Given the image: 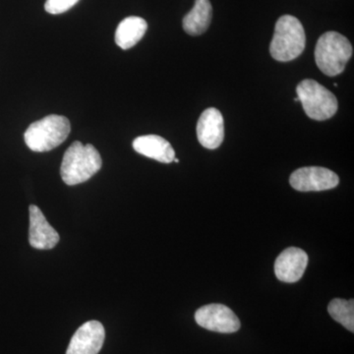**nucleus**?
I'll use <instances>...</instances> for the list:
<instances>
[{
	"label": "nucleus",
	"instance_id": "obj_13",
	"mask_svg": "<svg viewBox=\"0 0 354 354\" xmlns=\"http://www.w3.org/2000/svg\"><path fill=\"white\" fill-rule=\"evenodd\" d=\"M213 17L209 0H195L194 7L183 18V29L190 36H200L208 30Z\"/></svg>",
	"mask_w": 354,
	"mask_h": 354
},
{
	"label": "nucleus",
	"instance_id": "obj_6",
	"mask_svg": "<svg viewBox=\"0 0 354 354\" xmlns=\"http://www.w3.org/2000/svg\"><path fill=\"white\" fill-rule=\"evenodd\" d=\"M195 321L200 327L221 334H232L241 327V321L234 312L223 304L202 306L195 313Z\"/></svg>",
	"mask_w": 354,
	"mask_h": 354
},
{
	"label": "nucleus",
	"instance_id": "obj_12",
	"mask_svg": "<svg viewBox=\"0 0 354 354\" xmlns=\"http://www.w3.org/2000/svg\"><path fill=\"white\" fill-rule=\"evenodd\" d=\"M133 148L137 153L164 164H171L176 158L171 143L158 135L138 137L133 141Z\"/></svg>",
	"mask_w": 354,
	"mask_h": 354
},
{
	"label": "nucleus",
	"instance_id": "obj_9",
	"mask_svg": "<svg viewBox=\"0 0 354 354\" xmlns=\"http://www.w3.org/2000/svg\"><path fill=\"white\" fill-rule=\"evenodd\" d=\"M308 265V255L302 249L290 247L279 254L274 262V274L283 283H297Z\"/></svg>",
	"mask_w": 354,
	"mask_h": 354
},
{
	"label": "nucleus",
	"instance_id": "obj_2",
	"mask_svg": "<svg viewBox=\"0 0 354 354\" xmlns=\"http://www.w3.org/2000/svg\"><path fill=\"white\" fill-rule=\"evenodd\" d=\"M306 36L304 26L295 16L283 15L276 23L270 53L274 59L288 62L304 53Z\"/></svg>",
	"mask_w": 354,
	"mask_h": 354
},
{
	"label": "nucleus",
	"instance_id": "obj_5",
	"mask_svg": "<svg viewBox=\"0 0 354 354\" xmlns=\"http://www.w3.org/2000/svg\"><path fill=\"white\" fill-rule=\"evenodd\" d=\"M297 97L305 113L314 120H330L337 111V100L327 88L312 79H305L298 84Z\"/></svg>",
	"mask_w": 354,
	"mask_h": 354
},
{
	"label": "nucleus",
	"instance_id": "obj_7",
	"mask_svg": "<svg viewBox=\"0 0 354 354\" xmlns=\"http://www.w3.org/2000/svg\"><path fill=\"white\" fill-rule=\"evenodd\" d=\"M290 183L293 189L311 192L333 189L339 185V178L337 174L326 167H307L293 171Z\"/></svg>",
	"mask_w": 354,
	"mask_h": 354
},
{
	"label": "nucleus",
	"instance_id": "obj_1",
	"mask_svg": "<svg viewBox=\"0 0 354 354\" xmlns=\"http://www.w3.org/2000/svg\"><path fill=\"white\" fill-rule=\"evenodd\" d=\"M102 165L101 155L94 146L75 141L64 153L60 176L67 185H77L94 176Z\"/></svg>",
	"mask_w": 354,
	"mask_h": 354
},
{
	"label": "nucleus",
	"instance_id": "obj_10",
	"mask_svg": "<svg viewBox=\"0 0 354 354\" xmlns=\"http://www.w3.org/2000/svg\"><path fill=\"white\" fill-rule=\"evenodd\" d=\"M198 141L204 148L215 150L225 138V122L218 109H205L197 123Z\"/></svg>",
	"mask_w": 354,
	"mask_h": 354
},
{
	"label": "nucleus",
	"instance_id": "obj_16",
	"mask_svg": "<svg viewBox=\"0 0 354 354\" xmlns=\"http://www.w3.org/2000/svg\"><path fill=\"white\" fill-rule=\"evenodd\" d=\"M79 0H46L44 9L48 13L57 15L68 11Z\"/></svg>",
	"mask_w": 354,
	"mask_h": 354
},
{
	"label": "nucleus",
	"instance_id": "obj_4",
	"mask_svg": "<svg viewBox=\"0 0 354 354\" xmlns=\"http://www.w3.org/2000/svg\"><path fill=\"white\" fill-rule=\"evenodd\" d=\"M71 131L68 118L62 115H48L32 123L26 130V145L34 152L43 153L62 145Z\"/></svg>",
	"mask_w": 354,
	"mask_h": 354
},
{
	"label": "nucleus",
	"instance_id": "obj_14",
	"mask_svg": "<svg viewBox=\"0 0 354 354\" xmlns=\"http://www.w3.org/2000/svg\"><path fill=\"white\" fill-rule=\"evenodd\" d=\"M148 29L146 20L130 16L121 21L115 31V43L122 50H129L139 43Z\"/></svg>",
	"mask_w": 354,
	"mask_h": 354
},
{
	"label": "nucleus",
	"instance_id": "obj_17",
	"mask_svg": "<svg viewBox=\"0 0 354 354\" xmlns=\"http://www.w3.org/2000/svg\"><path fill=\"white\" fill-rule=\"evenodd\" d=\"M174 162H179L178 158H174Z\"/></svg>",
	"mask_w": 354,
	"mask_h": 354
},
{
	"label": "nucleus",
	"instance_id": "obj_11",
	"mask_svg": "<svg viewBox=\"0 0 354 354\" xmlns=\"http://www.w3.org/2000/svg\"><path fill=\"white\" fill-rule=\"evenodd\" d=\"M30 228L29 242L30 245L39 250H50L55 248L59 242V234L48 221H46L41 209L36 205L29 207Z\"/></svg>",
	"mask_w": 354,
	"mask_h": 354
},
{
	"label": "nucleus",
	"instance_id": "obj_8",
	"mask_svg": "<svg viewBox=\"0 0 354 354\" xmlns=\"http://www.w3.org/2000/svg\"><path fill=\"white\" fill-rule=\"evenodd\" d=\"M106 332L99 321L84 324L72 337L66 354H97L104 346Z\"/></svg>",
	"mask_w": 354,
	"mask_h": 354
},
{
	"label": "nucleus",
	"instance_id": "obj_15",
	"mask_svg": "<svg viewBox=\"0 0 354 354\" xmlns=\"http://www.w3.org/2000/svg\"><path fill=\"white\" fill-rule=\"evenodd\" d=\"M328 311L335 321L344 326L346 329L354 332V301L335 298L330 302Z\"/></svg>",
	"mask_w": 354,
	"mask_h": 354
},
{
	"label": "nucleus",
	"instance_id": "obj_3",
	"mask_svg": "<svg viewBox=\"0 0 354 354\" xmlns=\"http://www.w3.org/2000/svg\"><path fill=\"white\" fill-rule=\"evenodd\" d=\"M351 41L339 32H325L319 38L315 48L317 66L325 75H339L353 57Z\"/></svg>",
	"mask_w": 354,
	"mask_h": 354
}]
</instances>
